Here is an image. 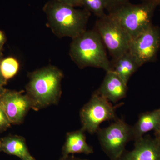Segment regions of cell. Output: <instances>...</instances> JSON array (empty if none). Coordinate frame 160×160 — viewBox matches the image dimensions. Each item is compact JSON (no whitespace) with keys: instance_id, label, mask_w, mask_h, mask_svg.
Returning <instances> with one entry per match:
<instances>
[{"instance_id":"obj_26","label":"cell","mask_w":160,"mask_h":160,"mask_svg":"<svg viewBox=\"0 0 160 160\" xmlns=\"http://www.w3.org/2000/svg\"><path fill=\"white\" fill-rule=\"evenodd\" d=\"M6 89L3 88V86H0V97L4 93V92L6 91Z\"/></svg>"},{"instance_id":"obj_4","label":"cell","mask_w":160,"mask_h":160,"mask_svg":"<svg viewBox=\"0 0 160 160\" xmlns=\"http://www.w3.org/2000/svg\"><path fill=\"white\" fill-rule=\"evenodd\" d=\"M94 29L111 55V62L129 51L131 38L112 15L108 13L98 18Z\"/></svg>"},{"instance_id":"obj_14","label":"cell","mask_w":160,"mask_h":160,"mask_svg":"<svg viewBox=\"0 0 160 160\" xmlns=\"http://www.w3.org/2000/svg\"><path fill=\"white\" fill-rule=\"evenodd\" d=\"M111 70L128 84L130 78L141 67L138 61L129 51L115 61L111 62Z\"/></svg>"},{"instance_id":"obj_20","label":"cell","mask_w":160,"mask_h":160,"mask_svg":"<svg viewBox=\"0 0 160 160\" xmlns=\"http://www.w3.org/2000/svg\"><path fill=\"white\" fill-rule=\"evenodd\" d=\"M56 1L72 7L82 6V0H56Z\"/></svg>"},{"instance_id":"obj_22","label":"cell","mask_w":160,"mask_h":160,"mask_svg":"<svg viewBox=\"0 0 160 160\" xmlns=\"http://www.w3.org/2000/svg\"><path fill=\"white\" fill-rule=\"evenodd\" d=\"M2 54L1 53L0 54V65H1V62L2 60ZM6 84H7V81H6L3 77L2 73H1V70H0V86H3L6 85Z\"/></svg>"},{"instance_id":"obj_29","label":"cell","mask_w":160,"mask_h":160,"mask_svg":"<svg viewBox=\"0 0 160 160\" xmlns=\"http://www.w3.org/2000/svg\"><path fill=\"white\" fill-rule=\"evenodd\" d=\"M0 54H1V53H0Z\"/></svg>"},{"instance_id":"obj_2","label":"cell","mask_w":160,"mask_h":160,"mask_svg":"<svg viewBox=\"0 0 160 160\" xmlns=\"http://www.w3.org/2000/svg\"><path fill=\"white\" fill-rule=\"evenodd\" d=\"M26 86V95L35 110L58 103L62 93V72L57 67L48 66L30 72Z\"/></svg>"},{"instance_id":"obj_24","label":"cell","mask_w":160,"mask_h":160,"mask_svg":"<svg viewBox=\"0 0 160 160\" xmlns=\"http://www.w3.org/2000/svg\"><path fill=\"white\" fill-rule=\"evenodd\" d=\"M61 160H87L86 159H82L76 158H69V156L66 157H64L62 158V159Z\"/></svg>"},{"instance_id":"obj_25","label":"cell","mask_w":160,"mask_h":160,"mask_svg":"<svg viewBox=\"0 0 160 160\" xmlns=\"http://www.w3.org/2000/svg\"><path fill=\"white\" fill-rule=\"evenodd\" d=\"M155 137L160 139V127L158 131L154 132Z\"/></svg>"},{"instance_id":"obj_13","label":"cell","mask_w":160,"mask_h":160,"mask_svg":"<svg viewBox=\"0 0 160 160\" xmlns=\"http://www.w3.org/2000/svg\"><path fill=\"white\" fill-rule=\"evenodd\" d=\"M85 132L81 129L67 133L66 142L62 148L64 157L68 156L69 154H89L93 153L92 147L86 142Z\"/></svg>"},{"instance_id":"obj_5","label":"cell","mask_w":160,"mask_h":160,"mask_svg":"<svg viewBox=\"0 0 160 160\" xmlns=\"http://www.w3.org/2000/svg\"><path fill=\"white\" fill-rule=\"evenodd\" d=\"M156 8L149 3L142 2L136 5L129 2L111 14L132 40L152 25Z\"/></svg>"},{"instance_id":"obj_9","label":"cell","mask_w":160,"mask_h":160,"mask_svg":"<svg viewBox=\"0 0 160 160\" xmlns=\"http://www.w3.org/2000/svg\"><path fill=\"white\" fill-rule=\"evenodd\" d=\"M0 106L11 124L17 125L22 122L32 104L26 94L6 89L0 97Z\"/></svg>"},{"instance_id":"obj_15","label":"cell","mask_w":160,"mask_h":160,"mask_svg":"<svg viewBox=\"0 0 160 160\" xmlns=\"http://www.w3.org/2000/svg\"><path fill=\"white\" fill-rule=\"evenodd\" d=\"M2 150L7 154L16 156L22 160L32 156L25 138L17 135H9L1 139Z\"/></svg>"},{"instance_id":"obj_21","label":"cell","mask_w":160,"mask_h":160,"mask_svg":"<svg viewBox=\"0 0 160 160\" xmlns=\"http://www.w3.org/2000/svg\"><path fill=\"white\" fill-rule=\"evenodd\" d=\"M6 38L5 33L3 31L0 30V53H2L3 46L6 43Z\"/></svg>"},{"instance_id":"obj_11","label":"cell","mask_w":160,"mask_h":160,"mask_svg":"<svg viewBox=\"0 0 160 160\" xmlns=\"http://www.w3.org/2000/svg\"><path fill=\"white\" fill-rule=\"evenodd\" d=\"M127 91V84L112 70L106 72L102 82L96 90L98 94L114 103L126 97Z\"/></svg>"},{"instance_id":"obj_18","label":"cell","mask_w":160,"mask_h":160,"mask_svg":"<svg viewBox=\"0 0 160 160\" xmlns=\"http://www.w3.org/2000/svg\"><path fill=\"white\" fill-rule=\"evenodd\" d=\"M106 10L111 14L118 11L123 6L130 2L129 0H105Z\"/></svg>"},{"instance_id":"obj_27","label":"cell","mask_w":160,"mask_h":160,"mask_svg":"<svg viewBox=\"0 0 160 160\" xmlns=\"http://www.w3.org/2000/svg\"><path fill=\"white\" fill-rule=\"evenodd\" d=\"M22 160H35L34 158L32 157V156L30 157L29 158H26Z\"/></svg>"},{"instance_id":"obj_23","label":"cell","mask_w":160,"mask_h":160,"mask_svg":"<svg viewBox=\"0 0 160 160\" xmlns=\"http://www.w3.org/2000/svg\"><path fill=\"white\" fill-rule=\"evenodd\" d=\"M142 2L149 3L158 7L160 6V0H142Z\"/></svg>"},{"instance_id":"obj_10","label":"cell","mask_w":160,"mask_h":160,"mask_svg":"<svg viewBox=\"0 0 160 160\" xmlns=\"http://www.w3.org/2000/svg\"><path fill=\"white\" fill-rule=\"evenodd\" d=\"M119 160H160V139L147 135L135 141L134 148Z\"/></svg>"},{"instance_id":"obj_8","label":"cell","mask_w":160,"mask_h":160,"mask_svg":"<svg viewBox=\"0 0 160 160\" xmlns=\"http://www.w3.org/2000/svg\"><path fill=\"white\" fill-rule=\"evenodd\" d=\"M160 48V28L153 24L132 40L129 51L141 66L157 60Z\"/></svg>"},{"instance_id":"obj_12","label":"cell","mask_w":160,"mask_h":160,"mask_svg":"<svg viewBox=\"0 0 160 160\" xmlns=\"http://www.w3.org/2000/svg\"><path fill=\"white\" fill-rule=\"evenodd\" d=\"M160 127V108L141 113L134 126H132V140L135 141L144 136L146 132L158 131Z\"/></svg>"},{"instance_id":"obj_7","label":"cell","mask_w":160,"mask_h":160,"mask_svg":"<svg viewBox=\"0 0 160 160\" xmlns=\"http://www.w3.org/2000/svg\"><path fill=\"white\" fill-rule=\"evenodd\" d=\"M97 133L103 151L111 160H119L126 144L132 140V126L118 118Z\"/></svg>"},{"instance_id":"obj_28","label":"cell","mask_w":160,"mask_h":160,"mask_svg":"<svg viewBox=\"0 0 160 160\" xmlns=\"http://www.w3.org/2000/svg\"><path fill=\"white\" fill-rule=\"evenodd\" d=\"M2 151V143L1 140H0V152Z\"/></svg>"},{"instance_id":"obj_3","label":"cell","mask_w":160,"mask_h":160,"mask_svg":"<svg viewBox=\"0 0 160 160\" xmlns=\"http://www.w3.org/2000/svg\"><path fill=\"white\" fill-rule=\"evenodd\" d=\"M72 40L69 56L79 68L91 67L106 72L111 70V61L107 56L106 47L95 29L86 30Z\"/></svg>"},{"instance_id":"obj_19","label":"cell","mask_w":160,"mask_h":160,"mask_svg":"<svg viewBox=\"0 0 160 160\" xmlns=\"http://www.w3.org/2000/svg\"><path fill=\"white\" fill-rule=\"evenodd\" d=\"M11 123L0 106V131H5L11 126Z\"/></svg>"},{"instance_id":"obj_17","label":"cell","mask_w":160,"mask_h":160,"mask_svg":"<svg viewBox=\"0 0 160 160\" xmlns=\"http://www.w3.org/2000/svg\"><path fill=\"white\" fill-rule=\"evenodd\" d=\"M82 6L84 9L97 17L98 18L106 14L105 0H82Z\"/></svg>"},{"instance_id":"obj_6","label":"cell","mask_w":160,"mask_h":160,"mask_svg":"<svg viewBox=\"0 0 160 160\" xmlns=\"http://www.w3.org/2000/svg\"><path fill=\"white\" fill-rule=\"evenodd\" d=\"M122 105L113 106L106 98L95 91L89 102L80 111L82 129L92 134L97 132L101 123L118 119L116 110Z\"/></svg>"},{"instance_id":"obj_16","label":"cell","mask_w":160,"mask_h":160,"mask_svg":"<svg viewBox=\"0 0 160 160\" xmlns=\"http://www.w3.org/2000/svg\"><path fill=\"white\" fill-rule=\"evenodd\" d=\"M19 63L16 59L8 57L2 59L0 65V70L3 77L6 81L10 79L17 73Z\"/></svg>"},{"instance_id":"obj_1","label":"cell","mask_w":160,"mask_h":160,"mask_svg":"<svg viewBox=\"0 0 160 160\" xmlns=\"http://www.w3.org/2000/svg\"><path fill=\"white\" fill-rule=\"evenodd\" d=\"M43 10L47 18L46 26L59 38L72 39L87 30L91 13L84 8L77 9L56 0H49Z\"/></svg>"}]
</instances>
